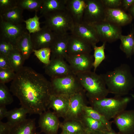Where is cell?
<instances>
[{
    "label": "cell",
    "instance_id": "1",
    "mask_svg": "<svg viewBox=\"0 0 134 134\" xmlns=\"http://www.w3.org/2000/svg\"><path fill=\"white\" fill-rule=\"evenodd\" d=\"M9 90L30 114L39 115L47 108L50 82L30 67L23 66L16 72Z\"/></svg>",
    "mask_w": 134,
    "mask_h": 134
},
{
    "label": "cell",
    "instance_id": "2",
    "mask_svg": "<svg viewBox=\"0 0 134 134\" xmlns=\"http://www.w3.org/2000/svg\"><path fill=\"white\" fill-rule=\"evenodd\" d=\"M102 75L109 93L123 96L128 94L134 87V77L127 64H122Z\"/></svg>",
    "mask_w": 134,
    "mask_h": 134
},
{
    "label": "cell",
    "instance_id": "3",
    "mask_svg": "<svg viewBox=\"0 0 134 134\" xmlns=\"http://www.w3.org/2000/svg\"><path fill=\"white\" fill-rule=\"evenodd\" d=\"M76 75L90 101L106 98L109 93L102 74L90 71Z\"/></svg>",
    "mask_w": 134,
    "mask_h": 134
},
{
    "label": "cell",
    "instance_id": "4",
    "mask_svg": "<svg viewBox=\"0 0 134 134\" xmlns=\"http://www.w3.org/2000/svg\"><path fill=\"white\" fill-rule=\"evenodd\" d=\"M130 99L128 97L115 96L113 98L106 97L90 101L94 109L109 121L125 110Z\"/></svg>",
    "mask_w": 134,
    "mask_h": 134
},
{
    "label": "cell",
    "instance_id": "5",
    "mask_svg": "<svg viewBox=\"0 0 134 134\" xmlns=\"http://www.w3.org/2000/svg\"><path fill=\"white\" fill-rule=\"evenodd\" d=\"M43 17L45 20L41 23L57 35L68 33V32H70L75 22L66 9L55 11Z\"/></svg>",
    "mask_w": 134,
    "mask_h": 134
},
{
    "label": "cell",
    "instance_id": "6",
    "mask_svg": "<svg viewBox=\"0 0 134 134\" xmlns=\"http://www.w3.org/2000/svg\"><path fill=\"white\" fill-rule=\"evenodd\" d=\"M51 94L69 97L84 90L76 75L74 74L51 78Z\"/></svg>",
    "mask_w": 134,
    "mask_h": 134
},
{
    "label": "cell",
    "instance_id": "7",
    "mask_svg": "<svg viewBox=\"0 0 134 134\" xmlns=\"http://www.w3.org/2000/svg\"><path fill=\"white\" fill-rule=\"evenodd\" d=\"M82 21L93 25L104 20L106 7L101 0H85Z\"/></svg>",
    "mask_w": 134,
    "mask_h": 134
},
{
    "label": "cell",
    "instance_id": "8",
    "mask_svg": "<svg viewBox=\"0 0 134 134\" xmlns=\"http://www.w3.org/2000/svg\"><path fill=\"white\" fill-rule=\"evenodd\" d=\"M65 60L68 64L73 73H79L91 71L94 61L93 56L90 53L75 55L68 54Z\"/></svg>",
    "mask_w": 134,
    "mask_h": 134
},
{
    "label": "cell",
    "instance_id": "9",
    "mask_svg": "<svg viewBox=\"0 0 134 134\" xmlns=\"http://www.w3.org/2000/svg\"><path fill=\"white\" fill-rule=\"evenodd\" d=\"M97 32L100 41L112 43L119 39L122 34L121 27L105 21L92 25Z\"/></svg>",
    "mask_w": 134,
    "mask_h": 134
},
{
    "label": "cell",
    "instance_id": "10",
    "mask_svg": "<svg viewBox=\"0 0 134 134\" xmlns=\"http://www.w3.org/2000/svg\"><path fill=\"white\" fill-rule=\"evenodd\" d=\"M70 33L88 42L91 45L93 48L100 41L94 26L82 21L74 22Z\"/></svg>",
    "mask_w": 134,
    "mask_h": 134
},
{
    "label": "cell",
    "instance_id": "11",
    "mask_svg": "<svg viewBox=\"0 0 134 134\" xmlns=\"http://www.w3.org/2000/svg\"><path fill=\"white\" fill-rule=\"evenodd\" d=\"M87 97L84 89L70 96L68 111L65 120H80L83 113L84 106Z\"/></svg>",
    "mask_w": 134,
    "mask_h": 134
},
{
    "label": "cell",
    "instance_id": "12",
    "mask_svg": "<svg viewBox=\"0 0 134 134\" xmlns=\"http://www.w3.org/2000/svg\"><path fill=\"white\" fill-rule=\"evenodd\" d=\"M44 68L45 73L51 78L73 74L68 64L65 59L62 58L50 59L49 64L44 65Z\"/></svg>",
    "mask_w": 134,
    "mask_h": 134
},
{
    "label": "cell",
    "instance_id": "13",
    "mask_svg": "<svg viewBox=\"0 0 134 134\" xmlns=\"http://www.w3.org/2000/svg\"><path fill=\"white\" fill-rule=\"evenodd\" d=\"M0 40L9 42L14 46L17 38L25 31L22 24H13L0 17Z\"/></svg>",
    "mask_w": 134,
    "mask_h": 134
},
{
    "label": "cell",
    "instance_id": "14",
    "mask_svg": "<svg viewBox=\"0 0 134 134\" xmlns=\"http://www.w3.org/2000/svg\"><path fill=\"white\" fill-rule=\"evenodd\" d=\"M57 35L44 25L39 31L31 34L34 50L50 47Z\"/></svg>",
    "mask_w": 134,
    "mask_h": 134
},
{
    "label": "cell",
    "instance_id": "15",
    "mask_svg": "<svg viewBox=\"0 0 134 134\" xmlns=\"http://www.w3.org/2000/svg\"><path fill=\"white\" fill-rule=\"evenodd\" d=\"M39 115L38 123L41 131L46 134H57L61 123L57 116L49 110Z\"/></svg>",
    "mask_w": 134,
    "mask_h": 134
},
{
    "label": "cell",
    "instance_id": "16",
    "mask_svg": "<svg viewBox=\"0 0 134 134\" xmlns=\"http://www.w3.org/2000/svg\"><path fill=\"white\" fill-rule=\"evenodd\" d=\"M113 120L120 134H132L134 132V110H125Z\"/></svg>",
    "mask_w": 134,
    "mask_h": 134
},
{
    "label": "cell",
    "instance_id": "17",
    "mask_svg": "<svg viewBox=\"0 0 134 134\" xmlns=\"http://www.w3.org/2000/svg\"><path fill=\"white\" fill-rule=\"evenodd\" d=\"M133 19L130 14L121 8H106L104 21L121 27L131 23Z\"/></svg>",
    "mask_w": 134,
    "mask_h": 134
},
{
    "label": "cell",
    "instance_id": "18",
    "mask_svg": "<svg viewBox=\"0 0 134 134\" xmlns=\"http://www.w3.org/2000/svg\"><path fill=\"white\" fill-rule=\"evenodd\" d=\"M69 97L51 94L48 101L47 108L52 109L53 112L58 117L65 119L69 107Z\"/></svg>",
    "mask_w": 134,
    "mask_h": 134
},
{
    "label": "cell",
    "instance_id": "19",
    "mask_svg": "<svg viewBox=\"0 0 134 134\" xmlns=\"http://www.w3.org/2000/svg\"><path fill=\"white\" fill-rule=\"evenodd\" d=\"M69 34L57 35L49 47L51 50L50 59L60 58L65 59L67 54L68 42Z\"/></svg>",
    "mask_w": 134,
    "mask_h": 134
},
{
    "label": "cell",
    "instance_id": "20",
    "mask_svg": "<svg viewBox=\"0 0 134 134\" xmlns=\"http://www.w3.org/2000/svg\"><path fill=\"white\" fill-rule=\"evenodd\" d=\"M92 47L88 42L73 34L69 35L68 44L67 54L75 55L90 53Z\"/></svg>",
    "mask_w": 134,
    "mask_h": 134
},
{
    "label": "cell",
    "instance_id": "21",
    "mask_svg": "<svg viewBox=\"0 0 134 134\" xmlns=\"http://www.w3.org/2000/svg\"><path fill=\"white\" fill-rule=\"evenodd\" d=\"M86 5L85 0H67L66 9L75 22H80L82 21Z\"/></svg>",
    "mask_w": 134,
    "mask_h": 134
},
{
    "label": "cell",
    "instance_id": "22",
    "mask_svg": "<svg viewBox=\"0 0 134 134\" xmlns=\"http://www.w3.org/2000/svg\"><path fill=\"white\" fill-rule=\"evenodd\" d=\"M14 46L21 53L25 60L28 59L34 50L31 34L24 32L17 38Z\"/></svg>",
    "mask_w": 134,
    "mask_h": 134
},
{
    "label": "cell",
    "instance_id": "23",
    "mask_svg": "<svg viewBox=\"0 0 134 134\" xmlns=\"http://www.w3.org/2000/svg\"><path fill=\"white\" fill-rule=\"evenodd\" d=\"M9 134H39L36 131L35 119H28L11 127Z\"/></svg>",
    "mask_w": 134,
    "mask_h": 134
},
{
    "label": "cell",
    "instance_id": "24",
    "mask_svg": "<svg viewBox=\"0 0 134 134\" xmlns=\"http://www.w3.org/2000/svg\"><path fill=\"white\" fill-rule=\"evenodd\" d=\"M67 0H43L40 10L42 16L53 12L66 9Z\"/></svg>",
    "mask_w": 134,
    "mask_h": 134
},
{
    "label": "cell",
    "instance_id": "25",
    "mask_svg": "<svg viewBox=\"0 0 134 134\" xmlns=\"http://www.w3.org/2000/svg\"><path fill=\"white\" fill-rule=\"evenodd\" d=\"M80 120L83 125L87 134L96 132H102L108 130L101 122L93 118L84 112Z\"/></svg>",
    "mask_w": 134,
    "mask_h": 134
},
{
    "label": "cell",
    "instance_id": "26",
    "mask_svg": "<svg viewBox=\"0 0 134 134\" xmlns=\"http://www.w3.org/2000/svg\"><path fill=\"white\" fill-rule=\"evenodd\" d=\"M62 130L69 134H84L86 133L85 128L80 120H65L61 123Z\"/></svg>",
    "mask_w": 134,
    "mask_h": 134
},
{
    "label": "cell",
    "instance_id": "27",
    "mask_svg": "<svg viewBox=\"0 0 134 134\" xmlns=\"http://www.w3.org/2000/svg\"><path fill=\"white\" fill-rule=\"evenodd\" d=\"M27 110L21 106L8 111L6 116L7 123L11 127L23 121L26 119Z\"/></svg>",
    "mask_w": 134,
    "mask_h": 134
},
{
    "label": "cell",
    "instance_id": "28",
    "mask_svg": "<svg viewBox=\"0 0 134 134\" xmlns=\"http://www.w3.org/2000/svg\"><path fill=\"white\" fill-rule=\"evenodd\" d=\"M23 10L17 6L0 14V17L4 21L13 24H22L24 20L23 16Z\"/></svg>",
    "mask_w": 134,
    "mask_h": 134
},
{
    "label": "cell",
    "instance_id": "29",
    "mask_svg": "<svg viewBox=\"0 0 134 134\" xmlns=\"http://www.w3.org/2000/svg\"><path fill=\"white\" fill-rule=\"evenodd\" d=\"M134 37V29L127 35L121 34L119 39L121 40L120 49L126 54L127 58H130L133 54V48Z\"/></svg>",
    "mask_w": 134,
    "mask_h": 134
},
{
    "label": "cell",
    "instance_id": "30",
    "mask_svg": "<svg viewBox=\"0 0 134 134\" xmlns=\"http://www.w3.org/2000/svg\"><path fill=\"white\" fill-rule=\"evenodd\" d=\"M7 56L12 68L15 72L23 67L25 60L21 53L15 47Z\"/></svg>",
    "mask_w": 134,
    "mask_h": 134
},
{
    "label": "cell",
    "instance_id": "31",
    "mask_svg": "<svg viewBox=\"0 0 134 134\" xmlns=\"http://www.w3.org/2000/svg\"><path fill=\"white\" fill-rule=\"evenodd\" d=\"M83 110L84 112L87 115L102 123L108 130H112L111 122L102 115L94 109L91 106L85 105L84 106Z\"/></svg>",
    "mask_w": 134,
    "mask_h": 134
},
{
    "label": "cell",
    "instance_id": "32",
    "mask_svg": "<svg viewBox=\"0 0 134 134\" xmlns=\"http://www.w3.org/2000/svg\"><path fill=\"white\" fill-rule=\"evenodd\" d=\"M43 0H18L17 6L22 9L30 11H39Z\"/></svg>",
    "mask_w": 134,
    "mask_h": 134
},
{
    "label": "cell",
    "instance_id": "33",
    "mask_svg": "<svg viewBox=\"0 0 134 134\" xmlns=\"http://www.w3.org/2000/svg\"><path fill=\"white\" fill-rule=\"evenodd\" d=\"M106 43L103 42L102 44L100 46L96 45L93 48L94 50V61L93 66L94 68V71H95L99 66L105 59V57L104 52Z\"/></svg>",
    "mask_w": 134,
    "mask_h": 134
},
{
    "label": "cell",
    "instance_id": "34",
    "mask_svg": "<svg viewBox=\"0 0 134 134\" xmlns=\"http://www.w3.org/2000/svg\"><path fill=\"white\" fill-rule=\"evenodd\" d=\"M5 84L0 83V106L10 104L13 101V97Z\"/></svg>",
    "mask_w": 134,
    "mask_h": 134
},
{
    "label": "cell",
    "instance_id": "35",
    "mask_svg": "<svg viewBox=\"0 0 134 134\" xmlns=\"http://www.w3.org/2000/svg\"><path fill=\"white\" fill-rule=\"evenodd\" d=\"M35 12L34 17L24 21L26 24V28L31 34L39 31L41 28L40 26V23L39 21L40 17L37 16V12Z\"/></svg>",
    "mask_w": 134,
    "mask_h": 134
},
{
    "label": "cell",
    "instance_id": "36",
    "mask_svg": "<svg viewBox=\"0 0 134 134\" xmlns=\"http://www.w3.org/2000/svg\"><path fill=\"white\" fill-rule=\"evenodd\" d=\"M34 55L44 65H48L50 60L51 50L49 47L42 48L33 50Z\"/></svg>",
    "mask_w": 134,
    "mask_h": 134
},
{
    "label": "cell",
    "instance_id": "37",
    "mask_svg": "<svg viewBox=\"0 0 134 134\" xmlns=\"http://www.w3.org/2000/svg\"><path fill=\"white\" fill-rule=\"evenodd\" d=\"M16 72L12 69H0V83L5 84L12 81Z\"/></svg>",
    "mask_w": 134,
    "mask_h": 134
},
{
    "label": "cell",
    "instance_id": "38",
    "mask_svg": "<svg viewBox=\"0 0 134 134\" xmlns=\"http://www.w3.org/2000/svg\"><path fill=\"white\" fill-rule=\"evenodd\" d=\"M18 0H0V14L17 7Z\"/></svg>",
    "mask_w": 134,
    "mask_h": 134
},
{
    "label": "cell",
    "instance_id": "39",
    "mask_svg": "<svg viewBox=\"0 0 134 134\" xmlns=\"http://www.w3.org/2000/svg\"><path fill=\"white\" fill-rule=\"evenodd\" d=\"M15 46L6 41L0 40V54L7 56L14 49Z\"/></svg>",
    "mask_w": 134,
    "mask_h": 134
},
{
    "label": "cell",
    "instance_id": "40",
    "mask_svg": "<svg viewBox=\"0 0 134 134\" xmlns=\"http://www.w3.org/2000/svg\"><path fill=\"white\" fill-rule=\"evenodd\" d=\"M106 8L114 9L121 8L122 0H101Z\"/></svg>",
    "mask_w": 134,
    "mask_h": 134
},
{
    "label": "cell",
    "instance_id": "41",
    "mask_svg": "<svg viewBox=\"0 0 134 134\" xmlns=\"http://www.w3.org/2000/svg\"><path fill=\"white\" fill-rule=\"evenodd\" d=\"M12 69L7 56L0 54V69Z\"/></svg>",
    "mask_w": 134,
    "mask_h": 134
},
{
    "label": "cell",
    "instance_id": "42",
    "mask_svg": "<svg viewBox=\"0 0 134 134\" xmlns=\"http://www.w3.org/2000/svg\"><path fill=\"white\" fill-rule=\"evenodd\" d=\"M11 126L7 122L0 121V134H9Z\"/></svg>",
    "mask_w": 134,
    "mask_h": 134
},
{
    "label": "cell",
    "instance_id": "43",
    "mask_svg": "<svg viewBox=\"0 0 134 134\" xmlns=\"http://www.w3.org/2000/svg\"><path fill=\"white\" fill-rule=\"evenodd\" d=\"M134 4V0H122L121 8L126 11Z\"/></svg>",
    "mask_w": 134,
    "mask_h": 134
},
{
    "label": "cell",
    "instance_id": "44",
    "mask_svg": "<svg viewBox=\"0 0 134 134\" xmlns=\"http://www.w3.org/2000/svg\"><path fill=\"white\" fill-rule=\"evenodd\" d=\"M8 111L4 106H0V121L6 117Z\"/></svg>",
    "mask_w": 134,
    "mask_h": 134
},
{
    "label": "cell",
    "instance_id": "45",
    "mask_svg": "<svg viewBox=\"0 0 134 134\" xmlns=\"http://www.w3.org/2000/svg\"><path fill=\"white\" fill-rule=\"evenodd\" d=\"M128 10L129 13L133 19H134V4Z\"/></svg>",
    "mask_w": 134,
    "mask_h": 134
},
{
    "label": "cell",
    "instance_id": "46",
    "mask_svg": "<svg viewBox=\"0 0 134 134\" xmlns=\"http://www.w3.org/2000/svg\"><path fill=\"white\" fill-rule=\"evenodd\" d=\"M101 132L103 134H117L116 133L113 132L112 130H106Z\"/></svg>",
    "mask_w": 134,
    "mask_h": 134
},
{
    "label": "cell",
    "instance_id": "47",
    "mask_svg": "<svg viewBox=\"0 0 134 134\" xmlns=\"http://www.w3.org/2000/svg\"><path fill=\"white\" fill-rule=\"evenodd\" d=\"M88 134H103L101 132H96L91 133Z\"/></svg>",
    "mask_w": 134,
    "mask_h": 134
},
{
    "label": "cell",
    "instance_id": "48",
    "mask_svg": "<svg viewBox=\"0 0 134 134\" xmlns=\"http://www.w3.org/2000/svg\"><path fill=\"white\" fill-rule=\"evenodd\" d=\"M60 134H69L66 131L62 130V133Z\"/></svg>",
    "mask_w": 134,
    "mask_h": 134
},
{
    "label": "cell",
    "instance_id": "49",
    "mask_svg": "<svg viewBox=\"0 0 134 134\" xmlns=\"http://www.w3.org/2000/svg\"><path fill=\"white\" fill-rule=\"evenodd\" d=\"M133 54H134V42L133 48Z\"/></svg>",
    "mask_w": 134,
    "mask_h": 134
},
{
    "label": "cell",
    "instance_id": "50",
    "mask_svg": "<svg viewBox=\"0 0 134 134\" xmlns=\"http://www.w3.org/2000/svg\"><path fill=\"white\" fill-rule=\"evenodd\" d=\"M87 134L86 133H85V134Z\"/></svg>",
    "mask_w": 134,
    "mask_h": 134
}]
</instances>
